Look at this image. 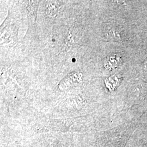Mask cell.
Returning <instances> with one entry per match:
<instances>
[{
	"mask_svg": "<svg viewBox=\"0 0 147 147\" xmlns=\"http://www.w3.org/2000/svg\"><path fill=\"white\" fill-rule=\"evenodd\" d=\"M82 75L81 74H71L64 80V86H73L81 81Z\"/></svg>",
	"mask_w": 147,
	"mask_h": 147,
	"instance_id": "6da1fadb",
	"label": "cell"
},
{
	"mask_svg": "<svg viewBox=\"0 0 147 147\" xmlns=\"http://www.w3.org/2000/svg\"><path fill=\"white\" fill-rule=\"evenodd\" d=\"M121 62V58L117 56L111 57L109 60H106V62L105 63V67L106 68H110L117 67L118 64Z\"/></svg>",
	"mask_w": 147,
	"mask_h": 147,
	"instance_id": "7a4b0ae2",
	"label": "cell"
},
{
	"mask_svg": "<svg viewBox=\"0 0 147 147\" xmlns=\"http://www.w3.org/2000/svg\"><path fill=\"white\" fill-rule=\"evenodd\" d=\"M58 5L54 3H50L47 5L46 13L50 16H54L56 14L58 11Z\"/></svg>",
	"mask_w": 147,
	"mask_h": 147,
	"instance_id": "3957f363",
	"label": "cell"
}]
</instances>
